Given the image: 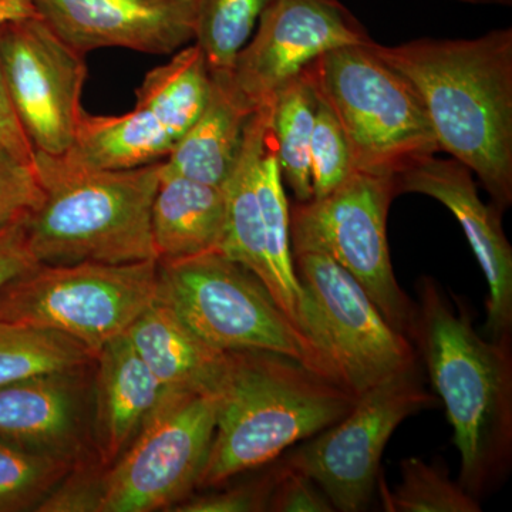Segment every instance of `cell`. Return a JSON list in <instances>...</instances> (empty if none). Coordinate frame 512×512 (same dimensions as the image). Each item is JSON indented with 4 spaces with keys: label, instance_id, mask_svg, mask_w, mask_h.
<instances>
[{
    "label": "cell",
    "instance_id": "26",
    "mask_svg": "<svg viewBox=\"0 0 512 512\" xmlns=\"http://www.w3.org/2000/svg\"><path fill=\"white\" fill-rule=\"evenodd\" d=\"M272 0H200L195 20V45L210 72H231L235 59L255 32Z\"/></svg>",
    "mask_w": 512,
    "mask_h": 512
},
{
    "label": "cell",
    "instance_id": "14",
    "mask_svg": "<svg viewBox=\"0 0 512 512\" xmlns=\"http://www.w3.org/2000/svg\"><path fill=\"white\" fill-rule=\"evenodd\" d=\"M0 59L10 103L35 151L69 153L84 114L86 55L33 12L0 25Z\"/></svg>",
    "mask_w": 512,
    "mask_h": 512
},
{
    "label": "cell",
    "instance_id": "5",
    "mask_svg": "<svg viewBox=\"0 0 512 512\" xmlns=\"http://www.w3.org/2000/svg\"><path fill=\"white\" fill-rule=\"evenodd\" d=\"M373 45L330 50L305 72L338 121L355 171L396 178L436 156L439 144L412 83Z\"/></svg>",
    "mask_w": 512,
    "mask_h": 512
},
{
    "label": "cell",
    "instance_id": "2",
    "mask_svg": "<svg viewBox=\"0 0 512 512\" xmlns=\"http://www.w3.org/2000/svg\"><path fill=\"white\" fill-rule=\"evenodd\" d=\"M417 291L409 339L453 427L460 454L457 481L481 500L511 467V342L483 338L470 313L433 279H420Z\"/></svg>",
    "mask_w": 512,
    "mask_h": 512
},
{
    "label": "cell",
    "instance_id": "24",
    "mask_svg": "<svg viewBox=\"0 0 512 512\" xmlns=\"http://www.w3.org/2000/svg\"><path fill=\"white\" fill-rule=\"evenodd\" d=\"M92 365V352L76 339L0 319V386Z\"/></svg>",
    "mask_w": 512,
    "mask_h": 512
},
{
    "label": "cell",
    "instance_id": "6",
    "mask_svg": "<svg viewBox=\"0 0 512 512\" xmlns=\"http://www.w3.org/2000/svg\"><path fill=\"white\" fill-rule=\"evenodd\" d=\"M157 298L212 348L278 353L335 382L322 353L261 279L221 252L158 261Z\"/></svg>",
    "mask_w": 512,
    "mask_h": 512
},
{
    "label": "cell",
    "instance_id": "11",
    "mask_svg": "<svg viewBox=\"0 0 512 512\" xmlns=\"http://www.w3.org/2000/svg\"><path fill=\"white\" fill-rule=\"evenodd\" d=\"M271 111L269 104L252 114L237 164L222 187L227 225L220 252L258 276L301 329L303 293L293 264L289 202L276 160Z\"/></svg>",
    "mask_w": 512,
    "mask_h": 512
},
{
    "label": "cell",
    "instance_id": "3",
    "mask_svg": "<svg viewBox=\"0 0 512 512\" xmlns=\"http://www.w3.org/2000/svg\"><path fill=\"white\" fill-rule=\"evenodd\" d=\"M215 390L217 424L197 488L272 463L349 413L356 397L291 357L264 350L225 352Z\"/></svg>",
    "mask_w": 512,
    "mask_h": 512
},
{
    "label": "cell",
    "instance_id": "35",
    "mask_svg": "<svg viewBox=\"0 0 512 512\" xmlns=\"http://www.w3.org/2000/svg\"><path fill=\"white\" fill-rule=\"evenodd\" d=\"M456 2L470 3V5H512V0H456Z\"/></svg>",
    "mask_w": 512,
    "mask_h": 512
},
{
    "label": "cell",
    "instance_id": "21",
    "mask_svg": "<svg viewBox=\"0 0 512 512\" xmlns=\"http://www.w3.org/2000/svg\"><path fill=\"white\" fill-rule=\"evenodd\" d=\"M227 225V198L215 185L164 170L151 208L158 261L220 252Z\"/></svg>",
    "mask_w": 512,
    "mask_h": 512
},
{
    "label": "cell",
    "instance_id": "10",
    "mask_svg": "<svg viewBox=\"0 0 512 512\" xmlns=\"http://www.w3.org/2000/svg\"><path fill=\"white\" fill-rule=\"evenodd\" d=\"M217 390L165 392L130 446L101 476L100 512L171 510L190 497L217 424Z\"/></svg>",
    "mask_w": 512,
    "mask_h": 512
},
{
    "label": "cell",
    "instance_id": "30",
    "mask_svg": "<svg viewBox=\"0 0 512 512\" xmlns=\"http://www.w3.org/2000/svg\"><path fill=\"white\" fill-rule=\"evenodd\" d=\"M103 470L96 458L74 466L36 511L100 512Z\"/></svg>",
    "mask_w": 512,
    "mask_h": 512
},
{
    "label": "cell",
    "instance_id": "8",
    "mask_svg": "<svg viewBox=\"0 0 512 512\" xmlns=\"http://www.w3.org/2000/svg\"><path fill=\"white\" fill-rule=\"evenodd\" d=\"M301 284V329L333 380L353 396L419 365L412 340L387 323L362 285L322 252L292 254Z\"/></svg>",
    "mask_w": 512,
    "mask_h": 512
},
{
    "label": "cell",
    "instance_id": "15",
    "mask_svg": "<svg viewBox=\"0 0 512 512\" xmlns=\"http://www.w3.org/2000/svg\"><path fill=\"white\" fill-rule=\"evenodd\" d=\"M255 29L229 72L255 111L330 50L375 42L340 0H272Z\"/></svg>",
    "mask_w": 512,
    "mask_h": 512
},
{
    "label": "cell",
    "instance_id": "9",
    "mask_svg": "<svg viewBox=\"0 0 512 512\" xmlns=\"http://www.w3.org/2000/svg\"><path fill=\"white\" fill-rule=\"evenodd\" d=\"M390 177L353 173L320 198L289 205L292 254L322 252L362 285L392 328L409 338L416 302L394 275L387 215L396 197Z\"/></svg>",
    "mask_w": 512,
    "mask_h": 512
},
{
    "label": "cell",
    "instance_id": "32",
    "mask_svg": "<svg viewBox=\"0 0 512 512\" xmlns=\"http://www.w3.org/2000/svg\"><path fill=\"white\" fill-rule=\"evenodd\" d=\"M268 511L333 512L328 495L311 477L282 461L275 467L274 485L269 495Z\"/></svg>",
    "mask_w": 512,
    "mask_h": 512
},
{
    "label": "cell",
    "instance_id": "4",
    "mask_svg": "<svg viewBox=\"0 0 512 512\" xmlns=\"http://www.w3.org/2000/svg\"><path fill=\"white\" fill-rule=\"evenodd\" d=\"M33 164L45 201L25 225L30 251L39 264L158 261L151 208L163 161L96 170L35 151Z\"/></svg>",
    "mask_w": 512,
    "mask_h": 512
},
{
    "label": "cell",
    "instance_id": "20",
    "mask_svg": "<svg viewBox=\"0 0 512 512\" xmlns=\"http://www.w3.org/2000/svg\"><path fill=\"white\" fill-rule=\"evenodd\" d=\"M211 87L200 117L163 161L164 170L224 187L255 110L232 86L229 72H210Z\"/></svg>",
    "mask_w": 512,
    "mask_h": 512
},
{
    "label": "cell",
    "instance_id": "18",
    "mask_svg": "<svg viewBox=\"0 0 512 512\" xmlns=\"http://www.w3.org/2000/svg\"><path fill=\"white\" fill-rule=\"evenodd\" d=\"M93 373L94 365L0 386V439L72 466L94 460Z\"/></svg>",
    "mask_w": 512,
    "mask_h": 512
},
{
    "label": "cell",
    "instance_id": "7",
    "mask_svg": "<svg viewBox=\"0 0 512 512\" xmlns=\"http://www.w3.org/2000/svg\"><path fill=\"white\" fill-rule=\"evenodd\" d=\"M158 296V261L39 264L0 289V319L55 330L96 357Z\"/></svg>",
    "mask_w": 512,
    "mask_h": 512
},
{
    "label": "cell",
    "instance_id": "19",
    "mask_svg": "<svg viewBox=\"0 0 512 512\" xmlns=\"http://www.w3.org/2000/svg\"><path fill=\"white\" fill-rule=\"evenodd\" d=\"M165 390L126 335L110 340L94 357L93 448L107 468L130 446Z\"/></svg>",
    "mask_w": 512,
    "mask_h": 512
},
{
    "label": "cell",
    "instance_id": "34",
    "mask_svg": "<svg viewBox=\"0 0 512 512\" xmlns=\"http://www.w3.org/2000/svg\"><path fill=\"white\" fill-rule=\"evenodd\" d=\"M25 221L0 229V289L39 265L30 251Z\"/></svg>",
    "mask_w": 512,
    "mask_h": 512
},
{
    "label": "cell",
    "instance_id": "27",
    "mask_svg": "<svg viewBox=\"0 0 512 512\" xmlns=\"http://www.w3.org/2000/svg\"><path fill=\"white\" fill-rule=\"evenodd\" d=\"M73 467L0 439V512L36 511Z\"/></svg>",
    "mask_w": 512,
    "mask_h": 512
},
{
    "label": "cell",
    "instance_id": "23",
    "mask_svg": "<svg viewBox=\"0 0 512 512\" xmlns=\"http://www.w3.org/2000/svg\"><path fill=\"white\" fill-rule=\"evenodd\" d=\"M318 96L305 70L285 84L272 101L271 127L282 180L295 200H312L309 146L315 126Z\"/></svg>",
    "mask_w": 512,
    "mask_h": 512
},
{
    "label": "cell",
    "instance_id": "17",
    "mask_svg": "<svg viewBox=\"0 0 512 512\" xmlns=\"http://www.w3.org/2000/svg\"><path fill=\"white\" fill-rule=\"evenodd\" d=\"M394 181L397 195H427L456 217L488 282V338L511 342L512 248L501 222L503 212L484 204L470 168L454 158H424Z\"/></svg>",
    "mask_w": 512,
    "mask_h": 512
},
{
    "label": "cell",
    "instance_id": "33",
    "mask_svg": "<svg viewBox=\"0 0 512 512\" xmlns=\"http://www.w3.org/2000/svg\"><path fill=\"white\" fill-rule=\"evenodd\" d=\"M35 12L29 0H0V25L5 20L20 18ZM0 143L9 148L16 157L25 163H35V148L20 126L3 77L0 59Z\"/></svg>",
    "mask_w": 512,
    "mask_h": 512
},
{
    "label": "cell",
    "instance_id": "13",
    "mask_svg": "<svg viewBox=\"0 0 512 512\" xmlns=\"http://www.w3.org/2000/svg\"><path fill=\"white\" fill-rule=\"evenodd\" d=\"M420 365L360 394L346 416L289 453L284 463L312 478L336 511H365L380 478V461L402 421L436 406Z\"/></svg>",
    "mask_w": 512,
    "mask_h": 512
},
{
    "label": "cell",
    "instance_id": "29",
    "mask_svg": "<svg viewBox=\"0 0 512 512\" xmlns=\"http://www.w3.org/2000/svg\"><path fill=\"white\" fill-rule=\"evenodd\" d=\"M43 201L35 164L20 160L0 143V229L25 221Z\"/></svg>",
    "mask_w": 512,
    "mask_h": 512
},
{
    "label": "cell",
    "instance_id": "25",
    "mask_svg": "<svg viewBox=\"0 0 512 512\" xmlns=\"http://www.w3.org/2000/svg\"><path fill=\"white\" fill-rule=\"evenodd\" d=\"M383 510L387 512H478L480 500L451 480L440 461L427 463L419 457L404 458L400 463V483L390 490L379 478Z\"/></svg>",
    "mask_w": 512,
    "mask_h": 512
},
{
    "label": "cell",
    "instance_id": "16",
    "mask_svg": "<svg viewBox=\"0 0 512 512\" xmlns=\"http://www.w3.org/2000/svg\"><path fill=\"white\" fill-rule=\"evenodd\" d=\"M36 15L79 52L123 47L174 55L194 40L200 0H29Z\"/></svg>",
    "mask_w": 512,
    "mask_h": 512
},
{
    "label": "cell",
    "instance_id": "1",
    "mask_svg": "<svg viewBox=\"0 0 512 512\" xmlns=\"http://www.w3.org/2000/svg\"><path fill=\"white\" fill-rule=\"evenodd\" d=\"M419 94L440 151L476 174L501 212L512 202V29L474 39L375 42Z\"/></svg>",
    "mask_w": 512,
    "mask_h": 512
},
{
    "label": "cell",
    "instance_id": "31",
    "mask_svg": "<svg viewBox=\"0 0 512 512\" xmlns=\"http://www.w3.org/2000/svg\"><path fill=\"white\" fill-rule=\"evenodd\" d=\"M275 468L251 483L235 485L215 493L185 498L175 505L177 512H255L268 511L269 495L274 485Z\"/></svg>",
    "mask_w": 512,
    "mask_h": 512
},
{
    "label": "cell",
    "instance_id": "12",
    "mask_svg": "<svg viewBox=\"0 0 512 512\" xmlns=\"http://www.w3.org/2000/svg\"><path fill=\"white\" fill-rule=\"evenodd\" d=\"M210 87V67L200 47H183L146 74L133 110L120 116L84 111L76 141L62 157L96 170L161 163L200 117Z\"/></svg>",
    "mask_w": 512,
    "mask_h": 512
},
{
    "label": "cell",
    "instance_id": "22",
    "mask_svg": "<svg viewBox=\"0 0 512 512\" xmlns=\"http://www.w3.org/2000/svg\"><path fill=\"white\" fill-rule=\"evenodd\" d=\"M124 335L165 392L215 389L225 352L195 335L167 303L157 298Z\"/></svg>",
    "mask_w": 512,
    "mask_h": 512
},
{
    "label": "cell",
    "instance_id": "28",
    "mask_svg": "<svg viewBox=\"0 0 512 512\" xmlns=\"http://www.w3.org/2000/svg\"><path fill=\"white\" fill-rule=\"evenodd\" d=\"M353 173L355 168L339 123L332 111L319 100L309 146L312 198H320L336 190Z\"/></svg>",
    "mask_w": 512,
    "mask_h": 512
}]
</instances>
